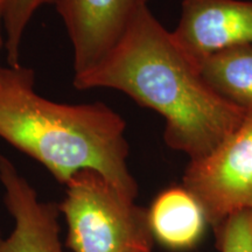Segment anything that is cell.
<instances>
[{
    "label": "cell",
    "instance_id": "6da1fadb",
    "mask_svg": "<svg viewBox=\"0 0 252 252\" xmlns=\"http://www.w3.org/2000/svg\"><path fill=\"white\" fill-rule=\"evenodd\" d=\"M77 90L112 89L165 121L163 140L189 160L206 157L226 139L247 112L220 97L200 68L146 7L111 53L75 77Z\"/></svg>",
    "mask_w": 252,
    "mask_h": 252
},
{
    "label": "cell",
    "instance_id": "7a4b0ae2",
    "mask_svg": "<svg viewBox=\"0 0 252 252\" xmlns=\"http://www.w3.org/2000/svg\"><path fill=\"white\" fill-rule=\"evenodd\" d=\"M125 131L122 116L104 103L54 102L36 93L32 69L0 70V138L63 186L77 173L94 171L135 200L139 187L128 169Z\"/></svg>",
    "mask_w": 252,
    "mask_h": 252
},
{
    "label": "cell",
    "instance_id": "3957f363",
    "mask_svg": "<svg viewBox=\"0 0 252 252\" xmlns=\"http://www.w3.org/2000/svg\"><path fill=\"white\" fill-rule=\"evenodd\" d=\"M59 203L72 252H152L147 212L94 171L75 174Z\"/></svg>",
    "mask_w": 252,
    "mask_h": 252
},
{
    "label": "cell",
    "instance_id": "277c9868",
    "mask_svg": "<svg viewBox=\"0 0 252 252\" xmlns=\"http://www.w3.org/2000/svg\"><path fill=\"white\" fill-rule=\"evenodd\" d=\"M182 186L201 204L214 230L229 216L252 210V112L215 150L189 160Z\"/></svg>",
    "mask_w": 252,
    "mask_h": 252
},
{
    "label": "cell",
    "instance_id": "5b68a950",
    "mask_svg": "<svg viewBox=\"0 0 252 252\" xmlns=\"http://www.w3.org/2000/svg\"><path fill=\"white\" fill-rule=\"evenodd\" d=\"M150 0H52L72 48L74 78L98 65Z\"/></svg>",
    "mask_w": 252,
    "mask_h": 252
},
{
    "label": "cell",
    "instance_id": "8992f818",
    "mask_svg": "<svg viewBox=\"0 0 252 252\" xmlns=\"http://www.w3.org/2000/svg\"><path fill=\"white\" fill-rule=\"evenodd\" d=\"M172 36L197 65L222 50L252 45V1L182 0Z\"/></svg>",
    "mask_w": 252,
    "mask_h": 252
},
{
    "label": "cell",
    "instance_id": "52a82bcc",
    "mask_svg": "<svg viewBox=\"0 0 252 252\" xmlns=\"http://www.w3.org/2000/svg\"><path fill=\"white\" fill-rule=\"evenodd\" d=\"M4 204L13 219L7 236L0 230V252H64L59 203L41 200L36 189L7 157L0 154Z\"/></svg>",
    "mask_w": 252,
    "mask_h": 252
},
{
    "label": "cell",
    "instance_id": "ba28073f",
    "mask_svg": "<svg viewBox=\"0 0 252 252\" xmlns=\"http://www.w3.org/2000/svg\"><path fill=\"white\" fill-rule=\"evenodd\" d=\"M146 212L153 241L172 251L196 247L208 225L201 204L182 185L160 191Z\"/></svg>",
    "mask_w": 252,
    "mask_h": 252
},
{
    "label": "cell",
    "instance_id": "9c48e42d",
    "mask_svg": "<svg viewBox=\"0 0 252 252\" xmlns=\"http://www.w3.org/2000/svg\"><path fill=\"white\" fill-rule=\"evenodd\" d=\"M198 68L220 97L244 112H252V45L216 53L198 63Z\"/></svg>",
    "mask_w": 252,
    "mask_h": 252
},
{
    "label": "cell",
    "instance_id": "30bf717a",
    "mask_svg": "<svg viewBox=\"0 0 252 252\" xmlns=\"http://www.w3.org/2000/svg\"><path fill=\"white\" fill-rule=\"evenodd\" d=\"M52 0H5L2 8L4 45L8 65L20 64V49L32 18L41 6L50 4Z\"/></svg>",
    "mask_w": 252,
    "mask_h": 252
},
{
    "label": "cell",
    "instance_id": "8fae6325",
    "mask_svg": "<svg viewBox=\"0 0 252 252\" xmlns=\"http://www.w3.org/2000/svg\"><path fill=\"white\" fill-rule=\"evenodd\" d=\"M215 232L220 252H252V210L229 216Z\"/></svg>",
    "mask_w": 252,
    "mask_h": 252
},
{
    "label": "cell",
    "instance_id": "7c38bea8",
    "mask_svg": "<svg viewBox=\"0 0 252 252\" xmlns=\"http://www.w3.org/2000/svg\"><path fill=\"white\" fill-rule=\"evenodd\" d=\"M2 7H4V4L0 1V47L4 43V24H2ZM1 65H0V70H1Z\"/></svg>",
    "mask_w": 252,
    "mask_h": 252
},
{
    "label": "cell",
    "instance_id": "4fadbf2b",
    "mask_svg": "<svg viewBox=\"0 0 252 252\" xmlns=\"http://www.w3.org/2000/svg\"><path fill=\"white\" fill-rule=\"evenodd\" d=\"M0 1H1V2H2V4H4V1H5V0H0ZM2 8H4V7H2Z\"/></svg>",
    "mask_w": 252,
    "mask_h": 252
}]
</instances>
